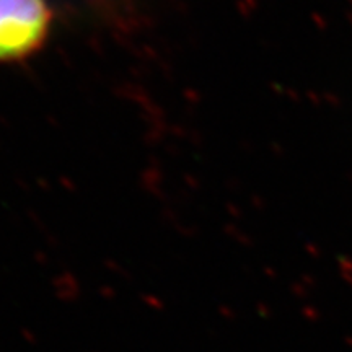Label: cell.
Here are the masks:
<instances>
[{
    "instance_id": "6da1fadb",
    "label": "cell",
    "mask_w": 352,
    "mask_h": 352,
    "mask_svg": "<svg viewBox=\"0 0 352 352\" xmlns=\"http://www.w3.org/2000/svg\"><path fill=\"white\" fill-rule=\"evenodd\" d=\"M52 28L49 0H0V62H22L43 49Z\"/></svg>"
}]
</instances>
